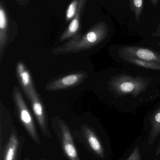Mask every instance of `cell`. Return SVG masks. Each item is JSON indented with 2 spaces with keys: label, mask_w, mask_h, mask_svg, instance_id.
I'll use <instances>...</instances> for the list:
<instances>
[{
  "label": "cell",
  "mask_w": 160,
  "mask_h": 160,
  "mask_svg": "<svg viewBox=\"0 0 160 160\" xmlns=\"http://www.w3.org/2000/svg\"><path fill=\"white\" fill-rule=\"evenodd\" d=\"M109 28L104 22L93 25L85 33L78 34L52 50L53 54H69L87 51L98 45L108 36Z\"/></svg>",
  "instance_id": "6da1fadb"
},
{
  "label": "cell",
  "mask_w": 160,
  "mask_h": 160,
  "mask_svg": "<svg viewBox=\"0 0 160 160\" xmlns=\"http://www.w3.org/2000/svg\"><path fill=\"white\" fill-rule=\"evenodd\" d=\"M151 79L120 74L112 77L109 82V89L120 96L131 95L136 97L147 89Z\"/></svg>",
  "instance_id": "7a4b0ae2"
},
{
  "label": "cell",
  "mask_w": 160,
  "mask_h": 160,
  "mask_svg": "<svg viewBox=\"0 0 160 160\" xmlns=\"http://www.w3.org/2000/svg\"><path fill=\"white\" fill-rule=\"evenodd\" d=\"M12 96L20 120L33 141L37 144L40 145V140L36 130L33 117L17 86L13 88Z\"/></svg>",
  "instance_id": "3957f363"
},
{
  "label": "cell",
  "mask_w": 160,
  "mask_h": 160,
  "mask_svg": "<svg viewBox=\"0 0 160 160\" xmlns=\"http://www.w3.org/2000/svg\"><path fill=\"white\" fill-rule=\"evenodd\" d=\"M88 76L87 72L84 71L71 73L50 81L46 84L45 89L54 91L72 88L82 83Z\"/></svg>",
  "instance_id": "277c9868"
},
{
  "label": "cell",
  "mask_w": 160,
  "mask_h": 160,
  "mask_svg": "<svg viewBox=\"0 0 160 160\" xmlns=\"http://www.w3.org/2000/svg\"><path fill=\"white\" fill-rule=\"evenodd\" d=\"M9 15L4 0L0 1V61L2 62L9 42L10 37V24Z\"/></svg>",
  "instance_id": "5b68a950"
},
{
  "label": "cell",
  "mask_w": 160,
  "mask_h": 160,
  "mask_svg": "<svg viewBox=\"0 0 160 160\" xmlns=\"http://www.w3.org/2000/svg\"><path fill=\"white\" fill-rule=\"evenodd\" d=\"M120 52L122 55L124 56L134 57L160 64V52H156L148 49L128 46L121 48Z\"/></svg>",
  "instance_id": "8992f818"
},
{
  "label": "cell",
  "mask_w": 160,
  "mask_h": 160,
  "mask_svg": "<svg viewBox=\"0 0 160 160\" xmlns=\"http://www.w3.org/2000/svg\"><path fill=\"white\" fill-rule=\"evenodd\" d=\"M60 136L65 154L70 160H80L73 142L71 132L65 121L60 119Z\"/></svg>",
  "instance_id": "52a82bcc"
},
{
  "label": "cell",
  "mask_w": 160,
  "mask_h": 160,
  "mask_svg": "<svg viewBox=\"0 0 160 160\" xmlns=\"http://www.w3.org/2000/svg\"><path fill=\"white\" fill-rule=\"evenodd\" d=\"M28 99L31 101L32 110L42 132L47 137H50V133L47 127L44 106L36 90H35L32 93Z\"/></svg>",
  "instance_id": "ba28073f"
},
{
  "label": "cell",
  "mask_w": 160,
  "mask_h": 160,
  "mask_svg": "<svg viewBox=\"0 0 160 160\" xmlns=\"http://www.w3.org/2000/svg\"><path fill=\"white\" fill-rule=\"evenodd\" d=\"M88 0H79V6L74 18L71 20L67 28L61 34L59 40L63 42L67 39L72 38L78 32L80 28L81 18L84 11Z\"/></svg>",
  "instance_id": "9c48e42d"
},
{
  "label": "cell",
  "mask_w": 160,
  "mask_h": 160,
  "mask_svg": "<svg viewBox=\"0 0 160 160\" xmlns=\"http://www.w3.org/2000/svg\"><path fill=\"white\" fill-rule=\"evenodd\" d=\"M16 74L21 86L27 98L35 90L30 72L22 62H18L16 66Z\"/></svg>",
  "instance_id": "30bf717a"
},
{
  "label": "cell",
  "mask_w": 160,
  "mask_h": 160,
  "mask_svg": "<svg viewBox=\"0 0 160 160\" xmlns=\"http://www.w3.org/2000/svg\"><path fill=\"white\" fill-rule=\"evenodd\" d=\"M85 137L91 149L101 158L105 157L104 148L99 138L92 129L86 126L83 127Z\"/></svg>",
  "instance_id": "8fae6325"
},
{
  "label": "cell",
  "mask_w": 160,
  "mask_h": 160,
  "mask_svg": "<svg viewBox=\"0 0 160 160\" xmlns=\"http://www.w3.org/2000/svg\"><path fill=\"white\" fill-rule=\"evenodd\" d=\"M18 146V139L16 132L13 131L5 149L3 160H15Z\"/></svg>",
  "instance_id": "7c38bea8"
},
{
  "label": "cell",
  "mask_w": 160,
  "mask_h": 160,
  "mask_svg": "<svg viewBox=\"0 0 160 160\" xmlns=\"http://www.w3.org/2000/svg\"><path fill=\"white\" fill-rule=\"evenodd\" d=\"M151 128L148 145H152L160 134V107L154 112L150 118Z\"/></svg>",
  "instance_id": "4fadbf2b"
},
{
  "label": "cell",
  "mask_w": 160,
  "mask_h": 160,
  "mask_svg": "<svg viewBox=\"0 0 160 160\" xmlns=\"http://www.w3.org/2000/svg\"><path fill=\"white\" fill-rule=\"evenodd\" d=\"M122 58L128 62L143 68L160 70V64L158 63L149 62V61H145V60H142V59L134 58V57H128V56H124V55H122Z\"/></svg>",
  "instance_id": "5bb4252c"
},
{
  "label": "cell",
  "mask_w": 160,
  "mask_h": 160,
  "mask_svg": "<svg viewBox=\"0 0 160 160\" xmlns=\"http://www.w3.org/2000/svg\"><path fill=\"white\" fill-rule=\"evenodd\" d=\"M130 7L138 22L140 21L144 8L143 0H129Z\"/></svg>",
  "instance_id": "9a60e30c"
},
{
  "label": "cell",
  "mask_w": 160,
  "mask_h": 160,
  "mask_svg": "<svg viewBox=\"0 0 160 160\" xmlns=\"http://www.w3.org/2000/svg\"><path fill=\"white\" fill-rule=\"evenodd\" d=\"M79 0H73L69 5L65 13V20L67 22L74 18L79 6Z\"/></svg>",
  "instance_id": "2e32d148"
},
{
  "label": "cell",
  "mask_w": 160,
  "mask_h": 160,
  "mask_svg": "<svg viewBox=\"0 0 160 160\" xmlns=\"http://www.w3.org/2000/svg\"><path fill=\"white\" fill-rule=\"evenodd\" d=\"M126 160H142L141 152L139 147L136 146Z\"/></svg>",
  "instance_id": "e0dca14e"
},
{
  "label": "cell",
  "mask_w": 160,
  "mask_h": 160,
  "mask_svg": "<svg viewBox=\"0 0 160 160\" xmlns=\"http://www.w3.org/2000/svg\"><path fill=\"white\" fill-rule=\"evenodd\" d=\"M152 35H153V36L156 37H160V22L159 23L157 27L156 32H154L152 34Z\"/></svg>",
  "instance_id": "ac0fdd59"
},
{
  "label": "cell",
  "mask_w": 160,
  "mask_h": 160,
  "mask_svg": "<svg viewBox=\"0 0 160 160\" xmlns=\"http://www.w3.org/2000/svg\"><path fill=\"white\" fill-rule=\"evenodd\" d=\"M18 4L21 5L25 6L28 4V3L30 2V0H16Z\"/></svg>",
  "instance_id": "d6986e66"
},
{
  "label": "cell",
  "mask_w": 160,
  "mask_h": 160,
  "mask_svg": "<svg viewBox=\"0 0 160 160\" xmlns=\"http://www.w3.org/2000/svg\"><path fill=\"white\" fill-rule=\"evenodd\" d=\"M159 1V0H150L152 5H153L154 7H155L157 5Z\"/></svg>",
  "instance_id": "ffe728a7"
},
{
  "label": "cell",
  "mask_w": 160,
  "mask_h": 160,
  "mask_svg": "<svg viewBox=\"0 0 160 160\" xmlns=\"http://www.w3.org/2000/svg\"><path fill=\"white\" fill-rule=\"evenodd\" d=\"M160 155V142L158 147L157 148V150H156V153H155V156H158Z\"/></svg>",
  "instance_id": "44dd1931"
}]
</instances>
